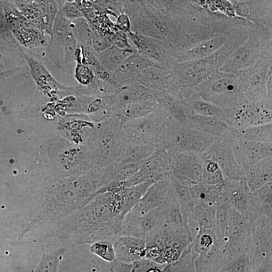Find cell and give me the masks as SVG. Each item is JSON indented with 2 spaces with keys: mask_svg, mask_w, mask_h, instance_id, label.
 I'll use <instances>...</instances> for the list:
<instances>
[{
  "mask_svg": "<svg viewBox=\"0 0 272 272\" xmlns=\"http://www.w3.org/2000/svg\"><path fill=\"white\" fill-rule=\"evenodd\" d=\"M125 187L123 182L111 184L49 232L18 240L17 245L40 249L44 252L100 240L114 241L120 236L127 214L124 206Z\"/></svg>",
  "mask_w": 272,
  "mask_h": 272,
  "instance_id": "6da1fadb",
  "label": "cell"
},
{
  "mask_svg": "<svg viewBox=\"0 0 272 272\" xmlns=\"http://www.w3.org/2000/svg\"><path fill=\"white\" fill-rule=\"evenodd\" d=\"M103 189L97 172L91 169L85 173L68 177H48L45 195L38 214L22 230L18 239L41 236L81 208Z\"/></svg>",
  "mask_w": 272,
  "mask_h": 272,
  "instance_id": "7a4b0ae2",
  "label": "cell"
},
{
  "mask_svg": "<svg viewBox=\"0 0 272 272\" xmlns=\"http://www.w3.org/2000/svg\"><path fill=\"white\" fill-rule=\"evenodd\" d=\"M243 30L232 32L227 41L218 49L203 58L191 61L172 63L166 92L182 100L195 93V88L219 71L228 56L247 38Z\"/></svg>",
  "mask_w": 272,
  "mask_h": 272,
  "instance_id": "3957f363",
  "label": "cell"
},
{
  "mask_svg": "<svg viewBox=\"0 0 272 272\" xmlns=\"http://www.w3.org/2000/svg\"><path fill=\"white\" fill-rule=\"evenodd\" d=\"M123 14L129 19L131 32L161 41L172 58L182 50L176 26L154 1H123Z\"/></svg>",
  "mask_w": 272,
  "mask_h": 272,
  "instance_id": "277c9868",
  "label": "cell"
},
{
  "mask_svg": "<svg viewBox=\"0 0 272 272\" xmlns=\"http://www.w3.org/2000/svg\"><path fill=\"white\" fill-rule=\"evenodd\" d=\"M269 59H272V31L255 25L219 71L237 75Z\"/></svg>",
  "mask_w": 272,
  "mask_h": 272,
  "instance_id": "5b68a950",
  "label": "cell"
},
{
  "mask_svg": "<svg viewBox=\"0 0 272 272\" xmlns=\"http://www.w3.org/2000/svg\"><path fill=\"white\" fill-rule=\"evenodd\" d=\"M123 125L116 116L111 115L97 122L87 141L93 168H103L114 162L126 144L122 131Z\"/></svg>",
  "mask_w": 272,
  "mask_h": 272,
  "instance_id": "8992f818",
  "label": "cell"
},
{
  "mask_svg": "<svg viewBox=\"0 0 272 272\" xmlns=\"http://www.w3.org/2000/svg\"><path fill=\"white\" fill-rule=\"evenodd\" d=\"M48 151L52 165L49 177H68L85 173L93 168L86 145H76L58 137L49 141Z\"/></svg>",
  "mask_w": 272,
  "mask_h": 272,
  "instance_id": "52a82bcc",
  "label": "cell"
},
{
  "mask_svg": "<svg viewBox=\"0 0 272 272\" xmlns=\"http://www.w3.org/2000/svg\"><path fill=\"white\" fill-rule=\"evenodd\" d=\"M174 122L158 104L147 115L126 122L122 131L127 142L162 147L163 143Z\"/></svg>",
  "mask_w": 272,
  "mask_h": 272,
  "instance_id": "ba28073f",
  "label": "cell"
},
{
  "mask_svg": "<svg viewBox=\"0 0 272 272\" xmlns=\"http://www.w3.org/2000/svg\"><path fill=\"white\" fill-rule=\"evenodd\" d=\"M195 93L224 110L234 108L244 98L238 75L220 71L197 86Z\"/></svg>",
  "mask_w": 272,
  "mask_h": 272,
  "instance_id": "9c48e42d",
  "label": "cell"
},
{
  "mask_svg": "<svg viewBox=\"0 0 272 272\" xmlns=\"http://www.w3.org/2000/svg\"><path fill=\"white\" fill-rule=\"evenodd\" d=\"M9 27L17 42L25 49L48 45L44 32L22 14L11 1H1Z\"/></svg>",
  "mask_w": 272,
  "mask_h": 272,
  "instance_id": "30bf717a",
  "label": "cell"
},
{
  "mask_svg": "<svg viewBox=\"0 0 272 272\" xmlns=\"http://www.w3.org/2000/svg\"><path fill=\"white\" fill-rule=\"evenodd\" d=\"M272 102L243 99L225 112L224 121L231 129L272 122Z\"/></svg>",
  "mask_w": 272,
  "mask_h": 272,
  "instance_id": "8fae6325",
  "label": "cell"
},
{
  "mask_svg": "<svg viewBox=\"0 0 272 272\" xmlns=\"http://www.w3.org/2000/svg\"><path fill=\"white\" fill-rule=\"evenodd\" d=\"M216 139L188 127L174 124L166 135L162 147L174 152H192L201 156Z\"/></svg>",
  "mask_w": 272,
  "mask_h": 272,
  "instance_id": "7c38bea8",
  "label": "cell"
},
{
  "mask_svg": "<svg viewBox=\"0 0 272 272\" xmlns=\"http://www.w3.org/2000/svg\"><path fill=\"white\" fill-rule=\"evenodd\" d=\"M172 153L164 147L156 150L140 165L139 170L124 181L126 187L144 182L153 184L169 177L171 174Z\"/></svg>",
  "mask_w": 272,
  "mask_h": 272,
  "instance_id": "4fadbf2b",
  "label": "cell"
},
{
  "mask_svg": "<svg viewBox=\"0 0 272 272\" xmlns=\"http://www.w3.org/2000/svg\"><path fill=\"white\" fill-rule=\"evenodd\" d=\"M251 228L248 253L252 266L271 262L272 217L262 215L251 220Z\"/></svg>",
  "mask_w": 272,
  "mask_h": 272,
  "instance_id": "5bb4252c",
  "label": "cell"
},
{
  "mask_svg": "<svg viewBox=\"0 0 272 272\" xmlns=\"http://www.w3.org/2000/svg\"><path fill=\"white\" fill-rule=\"evenodd\" d=\"M234 138L232 129L222 136L216 138L201 155V158L216 162L225 179L240 180L243 179V173L233 152L232 144Z\"/></svg>",
  "mask_w": 272,
  "mask_h": 272,
  "instance_id": "9a60e30c",
  "label": "cell"
},
{
  "mask_svg": "<svg viewBox=\"0 0 272 272\" xmlns=\"http://www.w3.org/2000/svg\"><path fill=\"white\" fill-rule=\"evenodd\" d=\"M251 220L230 207L225 229L223 248L232 254L249 250L251 236Z\"/></svg>",
  "mask_w": 272,
  "mask_h": 272,
  "instance_id": "2e32d148",
  "label": "cell"
},
{
  "mask_svg": "<svg viewBox=\"0 0 272 272\" xmlns=\"http://www.w3.org/2000/svg\"><path fill=\"white\" fill-rule=\"evenodd\" d=\"M164 208H159L137 217L126 215L121 226L120 236H130L145 241L165 225Z\"/></svg>",
  "mask_w": 272,
  "mask_h": 272,
  "instance_id": "e0dca14e",
  "label": "cell"
},
{
  "mask_svg": "<svg viewBox=\"0 0 272 272\" xmlns=\"http://www.w3.org/2000/svg\"><path fill=\"white\" fill-rule=\"evenodd\" d=\"M271 60L265 61L237 75L245 99L251 101H272L268 97L266 86L267 73L271 66Z\"/></svg>",
  "mask_w": 272,
  "mask_h": 272,
  "instance_id": "ac0fdd59",
  "label": "cell"
},
{
  "mask_svg": "<svg viewBox=\"0 0 272 272\" xmlns=\"http://www.w3.org/2000/svg\"><path fill=\"white\" fill-rule=\"evenodd\" d=\"M97 122L84 114H66L59 121L58 130L63 139L78 146L86 145Z\"/></svg>",
  "mask_w": 272,
  "mask_h": 272,
  "instance_id": "d6986e66",
  "label": "cell"
},
{
  "mask_svg": "<svg viewBox=\"0 0 272 272\" xmlns=\"http://www.w3.org/2000/svg\"><path fill=\"white\" fill-rule=\"evenodd\" d=\"M174 197L168 177L153 183L126 215L137 217L156 208H164Z\"/></svg>",
  "mask_w": 272,
  "mask_h": 272,
  "instance_id": "ffe728a7",
  "label": "cell"
},
{
  "mask_svg": "<svg viewBox=\"0 0 272 272\" xmlns=\"http://www.w3.org/2000/svg\"><path fill=\"white\" fill-rule=\"evenodd\" d=\"M24 58L30 69V74L36 83V92L49 99H53L57 92L65 89L49 72L38 54L26 50Z\"/></svg>",
  "mask_w": 272,
  "mask_h": 272,
  "instance_id": "44dd1931",
  "label": "cell"
},
{
  "mask_svg": "<svg viewBox=\"0 0 272 272\" xmlns=\"http://www.w3.org/2000/svg\"><path fill=\"white\" fill-rule=\"evenodd\" d=\"M236 16L272 31L271 1H230Z\"/></svg>",
  "mask_w": 272,
  "mask_h": 272,
  "instance_id": "7402d4cb",
  "label": "cell"
},
{
  "mask_svg": "<svg viewBox=\"0 0 272 272\" xmlns=\"http://www.w3.org/2000/svg\"><path fill=\"white\" fill-rule=\"evenodd\" d=\"M126 35L133 49L145 58L165 66L173 63L171 54L161 41L131 31Z\"/></svg>",
  "mask_w": 272,
  "mask_h": 272,
  "instance_id": "603a6c76",
  "label": "cell"
},
{
  "mask_svg": "<svg viewBox=\"0 0 272 272\" xmlns=\"http://www.w3.org/2000/svg\"><path fill=\"white\" fill-rule=\"evenodd\" d=\"M171 152V174L190 184L201 182L203 173L201 156L192 152Z\"/></svg>",
  "mask_w": 272,
  "mask_h": 272,
  "instance_id": "cb8c5ba5",
  "label": "cell"
},
{
  "mask_svg": "<svg viewBox=\"0 0 272 272\" xmlns=\"http://www.w3.org/2000/svg\"><path fill=\"white\" fill-rule=\"evenodd\" d=\"M232 146L236 161L242 171L243 176V172L247 168L272 156V143H258L235 138Z\"/></svg>",
  "mask_w": 272,
  "mask_h": 272,
  "instance_id": "d4e9b609",
  "label": "cell"
},
{
  "mask_svg": "<svg viewBox=\"0 0 272 272\" xmlns=\"http://www.w3.org/2000/svg\"><path fill=\"white\" fill-rule=\"evenodd\" d=\"M223 187L230 207L251 220L254 218L252 192L243 179H225Z\"/></svg>",
  "mask_w": 272,
  "mask_h": 272,
  "instance_id": "484cf974",
  "label": "cell"
},
{
  "mask_svg": "<svg viewBox=\"0 0 272 272\" xmlns=\"http://www.w3.org/2000/svg\"><path fill=\"white\" fill-rule=\"evenodd\" d=\"M70 21L58 11L52 28L50 41L46 46V55L59 69L63 70L64 45L66 37L70 31Z\"/></svg>",
  "mask_w": 272,
  "mask_h": 272,
  "instance_id": "4316f807",
  "label": "cell"
},
{
  "mask_svg": "<svg viewBox=\"0 0 272 272\" xmlns=\"http://www.w3.org/2000/svg\"><path fill=\"white\" fill-rule=\"evenodd\" d=\"M151 61L134 53L118 66L111 79L121 88L139 82L142 72Z\"/></svg>",
  "mask_w": 272,
  "mask_h": 272,
  "instance_id": "83f0119b",
  "label": "cell"
},
{
  "mask_svg": "<svg viewBox=\"0 0 272 272\" xmlns=\"http://www.w3.org/2000/svg\"><path fill=\"white\" fill-rule=\"evenodd\" d=\"M116 260L132 263L145 258L146 243L139 238L120 236L114 242Z\"/></svg>",
  "mask_w": 272,
  "mask_h": 272,
  "instance_id": "f1b7e54d",
  "label": "cell"
},
{
  "mask_svg": "<svg viewBox=\"0 0 272 272\" xmlns=\"http://www.w3.org/2000/svg\"><path fill=\"white\" fill-rule=\"evenodd\" d=\"M158 103L155 97L146 100L123 104L114 102L112 115L119 119L124 125L126 122L145 116L153 111Z\"/></svg>",
  "mask_w": 272,
  "mask_h": 272,
  "instance_id": "f546056e",
  "label": "cell"
},
{
  "mask_svg": "<svg viewBox=\"0 0 272 272\" xmlns=\"http://www.w3.org/2000/svg\"><path fill=\"white\" fill-rule=\"evenodd\" d=\"M230 33L218 36L195 44L189 49L174 56L172 60V62L179 63L191 61L211 54L227 41Z\"/></svg>",
  "mask_w": 272,
  "mask_h": 272,
  "instance_id": "4dcf8cb0",
  "label": "cell"
},
{
  "mask_svg": "<svg viewBox=\"0 0 272 272\" xmlns=\"http://www.w3.org/2000/svg\"><path fill=\"white\" fill-rule=\"evenodd\" d=\"M170 76L168 66L151 61L142 72L139 83L153 92H165Z\"/></svg>",
  "mask_w": 272,
  "mask_h": 272,
  "instance_id": "1f68e13d",
  "label": "cell"
},
{
  "mask_svg": "<svg viewBox=\"0 0 272 272\" xmlns=\"http://www.w3.org/2000/svg\"><path fill=\"white\" fill-rule=\"evenodd\" d=\"M243 180L253 192L272 180V156L261 160L243 172Z\"/></svg>",
  "mask_w": 272,
  "mask_h": 272,
  "instance_id": "d6a6232c",
  "label": "cell"
},
{
  "mask_svg": "<svg viewBox=\"0 0 272 272\" xmlns=\"http://www.w3.org/2000/svg\"><path fill=\"white\" fill-rule=\"evenodd\" d=\"M187 118L189 128L216 138L222 136L231 129L226 122L217 117L189 115Z\"/></svg>",
  "mask_w": 272,
  "mask_h": 272,
  "instance_id": "836d02e7",
  "label": "cell"
},
{
  "mask_svg": "<svg viewBox=\"0 0 272 272\" xmlns=\"http://www.w3.org/2000/svg\"><path fill=\"white\" fill-rule=\"evenodd\" d=\"M180 101L186 116L197 115L212 116L220 118L224 121V110L203 99L196 93Z\"/></svg>",
  "mask_w": 272,
  "mask_h": 272,
  "instance_id": "e575fe53",
  "label": "cell"
},
{
  "mask_svg": "<svg viewBox=\"0 0 272 272\" xmlns=\"http://www.w3.org/2000/svg\"><path fill=\"white\" fill-rule=\"evenodd\" d=\"M189 189L194 203L202 202L216 207L219 202L226 200L223 183L216 185H208L202 182L189 183Z\"/></svg>",
  "mask_w": 272,
  "mask_h": 272,
  "instance_id": "d590c367",
  "label": "cell"
},
{
  "mask_svg": "<svg viewBox=\"0 0 272 272\" xmlns=\"http://www.w3.org/2000/svg\"><path fill=\"white\" fill-rule=\"evenodd\" d=\"M173 194L178 202L182 215L188 222V218L195 205L190 189L189 183L172 174L169 176Z\"/></svg>",
  "mask_w": 272,
  "mask_h": 272,
  "instance_id": "8d00e7d4",
  "label": "cell"
},
{
  "mask_svg": "<svg viewBox=\"0 0 272 272\" xmlns=\"http://www.w3.org/2000/svg\"><path fill=\"white\" fill-rule=\"evenodd\" d=\"M195 259L199 272H219L224 268L226 254L222 246L216 245L206 253L198 255Z\"/></svg>",
  "mask_w": 272,
  "mask_h": 272,
  "instance_id": "74e56055",
  "label": "cell"
},
{
  "mask_svg": "<svg viewBox=\"0 0 272 272\" xmlns=\"http://www.w3.org/2000/svg\"><path fill=\"white\" fill-rule=\"evenodd\" d=\"M137 52L134 49H122L114 45L100 52H96V57L100 65L111 77L118 66L127 57Z\"/></svg>",
  "mask_w": 272,
  "mask_h": 272,
  "instance_id": "f35d334b",
  "label": "cell"
},
{
  "mask_svg": "<svg viewBox=\"0 0 272 272\" xmlns=\"http://www.w3.org/2000/svg\"><path fill=\"white\" fill-rule=\"evenodd\" d=\"M26 50L17 42L13 36L0 3V51L24 58Z\"/></svg>",
  "mask_w": 272,
  "mask_h": 272,
  "instance_id": "ab89813d",
  "label": "cell"
},
{
  "mask_svg": "<svg viewBox=\"0 0 272 272\" xmlns=\"http://www.w3.org/2000/svg\"><path fill=\"white\" fill-rule=\"evenodd\" d=\"M232 130L236 139L258 143H272V122Z\"/></svg>",
  "mask_w": 272,
  "mask_h": 272,
  "instance_id": "60d3db41",
  "label": "cell"
},
{
  "mask_svg": "<svg viewBox=\"0 0 272 272\" xmlns=\"http://www.w3.org/2000/svg\"><path fill=\"white\" fill-rule=\"evenodd\" d=\"M158 149L152 146L127 142L114 162L141 164Z\"/></svg>",
  "mask_w": 272,
  "mask_h": 272,
  "instance_id": "b9f144b4",
  "label": "cell"
},
{
  "mask_svg": "<svg viewBox=\"0 0 272 272\" xmlns=\"http://www.w3.org/2000/svg\"><path fill=\"white\" fill-rule=\"evenodd\" d=\"M26 18L45 32V18L41 1H11Z\"/></svg>",
  "mask_w": 272,
  "mask_h": 272,
  "instance_id": "7bdbcfd3",
  "label": "cell"
},
{
  "mask_svg": "<svg viewBox=\"0 0 272 272\" xmlns=\"http://www.w3.org/2000/svg\"><path fill=\"white\" fill-rule=\"evenodd\" d=\"M272 180L252 192L253 203L256 215L272 217Z\"/></svg>",
  "mask_w": 272,
  "mask_h": 272,
  "instance_id": "ee69618b",
  "label": "cell"
},
{
  "mask_svg": "<svg viewBox=\"0 0 272 272\" xmlns=\"http://www.w3.org/2000/svg\"><path fill=\"white\" fill-rule=\"evenodd\" d=\"M190 216L197 223L199 230L216 228L215 206L202 202H196Z\"/></svg>",
  "mask_w": 272,
  "mask_h": 272,
  "instance_id": "f6af8a7d",
  "label": "cell"
},
{
  "mask_svg": "<svg viewBox=\"0 0 272 272\" xmlns=\"http://www.w3.org/2000/svg\"><path fill=\"white\" fill-rule=\"evenodd\" d=\"M70 28L79 46H92L94 29L84 17L70 21Z\"/></svg>",
  "mask_w": 272,
  "mask_h": 272,
  "instance_id": "bcb514c9",
  "label": "cell"
},
{
  "mask_svg": "<svg viewBox=\"0 0 272 272\" xmlns=\"http://www.w3.org/2000/svg\"><path fill=\"white\" fill-rule=\"evenodd\" d=\"M216 245H220L216 229H201L191 243V249L198 255L206 253Z\"/></svg>",
  "mask_w": 272,
  "mask_h": 272,
  "instance_id": "7dc6e473",
  "label": "cell"
},
{
  "mask_svg": "<svg viewBox=\"0 0 272 272\" xmlns=\"http://www.w3.org/2000/svg\"><path fill=\"white\" fill-rule=\"evenodd\" d=\"M202 160L203 173L201 182L210 185L223 183L225 178L218 164L211 160L202 158Z\"/></svg>",
  "mask_w": 272,
  "mask_h": 272,
  "instance_id": "c3c4849f",
  "label": "cell"
},
{
  "mask_svg": "<svg viewBox=\"0 0 272 272\" xmlns=\"http://www.w3.org/2000/svg\"><path fill=\"white\" fill-rule=\"evenodd\" d=\"M164 209L165 225L172 228H185L188 229L187 222L185 220L180 206L175 197Z\"/></svg>",
  "mask_w": 272,
  "mask_h": 272,
  "instance_id": "681fc988",
  "label": "cell"
},
{
  "mask_svg": "<svg viewBox=\"0 0 272 272\" xmlns=\"http://www.w3.org/2000/svg\"><path fill=\"white\" fill-rule=\"evenodd\" d=\"M152 184L153 183L151 182H144L125 187L124 193V206L126 213L137 205Z\"/></svg>",
  "mask_w": 272,
  "mask_h": 272,
  "instance_id": "f907efd6",
  "label": "cell"
},
{
  "mask_svg": "<svg viewBox=\"0 0 272 272\" xmlns=\"http://www.w3.org/2000/svg\"><path fill=\"white\" fill-rule=\"evenodd\" d=\"M230 206L226 200L216 206V230L219 243L223 247L225 229L227 224Z\"/></svg>",
  "mask_w": 272,
  "mask_h": 272,
  "instance_id": "816d5d0a",
  "label": "cell"
},
{
  "mask_svg": "<svg viewBox=\"0 0 272 272\" xmlns=\"http://www.w3.org/2000/svg\"><path fill=\"white\" fill-rule=\"evenodd\" d=\"M90 252L103 259L112 262L116 260L113 244L109 240H100L91 244Z\"/></svg>",
  "mask_w": 272,
  "mask_h": 272,
  "instance_id": "f5cc1de1",
  "label": "cell"
},
{
  "mask_svg": "<svg viewBox=\"0 0 272 272\" xmlns=\"http://www.w3.org/2000/svg\"><path fill=\"white\" fill-rule=\"evenodd\" d=\"M94 8L98 12L117 17L123 13V1H92Z\"/></svg>",
  "mask_w": 272,
  "mask_h": 272,
  "instance_id": "db71d44e",
  "label": "cell"
},
{
  "mask_svg": "<svg viewBox=\"0 0 272 272\" xmlns=\"http://www.w3.org/2000/svg\"><path fill=\"white\" fill-rule=\"evenodd\" d=\"M73 34L71 31L69 32L64 42L63 56V71L70 72L72 66L75 62V55L78 47Z\"/></svg>",
  "mask_w": 272,
  "mask_h": 272,
  "instance_id": "11a10c76",
  "label": "cell"
},
{
  "mask_svg": "<svg viewBox=\"0 0 272 272\" xmlns=\"http://www.w3.org/2000/svg\"><path fill=\"white\" fill-rule=\"evenodd\" d=\"M58 11L66 19L72 21L84 17L75 1H57Z\"/></svg>",
  "mask_w": 272,
  "mask_h": 272,
  "instance_id": "9f6ffc18",
  "label": "cell"
},
{
  "mask_svg": "<svg viewBox=\"0 0 272 272\" xmlns=\"http://www.w3.org/2000/svg\"><path fill=\"white\" fill-rule=\"evenodd\" d=\"M74 77L82 86H86L91 83L95 76L91 69L82 63H76L74 71Z\"/></svg>",
  "mask_w": 272,
  "mask_h": 272,
  "instance_id": "6f0895ef",
  "label": "cell"
},
{
  "mask_svg": "<svg viewBox=\"0 0 272 272\" xmlns=\"http://www.w3.org/2000/svg\"><path fill=\"white\" fill-rule=\"evenodd\" d=\"M112 45L109 39L102 36L95 29H94L92 46L95 52L98 53L103 51Z\"/></svg>",
  "mask_w": 272,
  "mask_h": 272,
  "instance_id": "680465c9",
  "label": "cell"
},
{
  "mask_svg": "<svg viewBox=\"0 0 272 272\" xmlns=\"http://www.w3.org/2000/svg\"><path fill=\"white\" fill-rule=\"evenodd\" d=\"M111 42L112 45L120 48L133 49L129 42L126 34L118 30L111 38Z\"/></svg>",
  "mask_w": 272,
  "mask_h": 272,
  "instance_id": "91938a15",
  "label": "cell"
},
{
  "mask_svg": "<svg viewBox=\"0 0 272 272\" xmlns=\"http://www.w3.org/2000/svg\"><path fill=\"white\" fill-rule=\"evenodd\" d=\"M116 28L126 34L130 31L131 24L129 18L124 14H120L114 23Z\"/></svg>",
  "mask_w": 272,
  "mask_h": 272,
  "instance_id": "94428289",
  "label": "cell"
},
{
  "mask_svg": "<svg viewBox=\"0 0 272 272\" xmlns=\"http://www.w3.org/2000/svg\"><path fill=\"white\" fill-rule=\"evenodd\" d=\"M132 263H127L115 260L111 262V272H130Z\"/></svg>",
  "mask_w": 272,
  "mask_h": 272,
  "instance_id": "6125c7cd",
  "label": "cell"
}]
</instances>
